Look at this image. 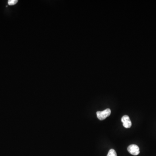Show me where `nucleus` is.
Here are the masks:
<instances>
[{"label": "nucleus", "mask_w": 156, "mask_h": 156, "mask_svg": "<svg viewBox=\"0 0 156 156\" xmlns=\"http://www.w3.org/2000/svg\"><path fill=\"white\" fill-rule=\"evenodd\" d=\"M128 152L133 155L136 156L140 154L139 147L136 144H131L128 147Z\"/></svg>", "instance_id": "2"}, {"label": "nucleus", "mask_w": 156, "mask_h": 156, "mask_svg": "<svg viewBox=\"0 0 156 156\" xmlns=\"http://www.w3.org/2000/svg\"><path fill=\"white\" fill-rule=\"evenodd\" d=\"M17 0H9L8 1V4L9 5H14L18 3Z\"/></svg>", "instance_id": "5"}, {"label": "nucleus", "mask_w": 156, "mask_h": 156, "mask_svg": "<svg viewBox=\"0 0 156 156\" xmlns=\"http://www.w3.org/2000/svg\"><path fill=\"white\" fill-rule=\"evenodd\" d=\"M111 113V110L109 109H107L103 111H98L97 112L96 115L98 119L103 120L110 116Z\"/></svg>", "instance_id": "1"}, {"label": "nucleus", "mask_w": 156, "mask_h": 156, "mask_svg": "<svg viewBox=\"0 0 156 156\" xmlns=\"http://www.w3.org/2000/svg\"><path fill=\"white\" fill-rule=\"evenodd\" d=\"M107 156H117L116 152L114 149H112L109 150Z\"/></svg>", "instance_id": "4"}, {"label": "nucleus", "mask_w": 156, "mask_h": 156, "mask_svg": "<svg viewBox=\"0 0 156 156\" xmlns=\"http://www.w3.org/2000/svg\"><path fill=\"white\" fill-rule=\"evenodd\" d=\"M121 122L123 123V125L124 128L126 129L131 128L132 125V123L129 116L126 115L123 116L121 118Z\"/></svg>", "instance_id": "3"}]
</instances>
